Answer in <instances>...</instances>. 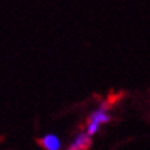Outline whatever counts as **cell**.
<instances>
[{
  "label": "cell",
  "mask_w": 150,
  "mask_h": 150,
  "mask_svg": "<svg viewBox=\"0 0 150 150\" xmlns=\"http://www.w3.org/2000/svg\"><path fill=\"white\" fill-rule=\"evenodd\" d=\"M108 111H109V105L108 103H102L99 108L94 109L90 114V117L86 118V125H85L86 135H90L93 138L94 135H97V132L100 130L102 126L108 125V123H111L114 120V117Z\"/></svg>",
  "instance_id": "1"
},
{
  "label": "cell",
  "mask_w": 150,
  "mask_h": 150,
  "mask_svg": "<svg viewBox=\"0 0 150 150\" xmlns=\"http://www.w3.org/2000/svg\"><path fill=\"white\" fill-rule=\"evenodd\" d=\"M93 144V138L90 135H86V132L82 130L76 134V137L71 139V143L67 146L65 150H88Z\"/></svg>",
  "instance_id": "2"
},
{
  "label": "cell",
  "mask_w": 150,
  "mask_h": 150,
  "mask_svg": "<svg viewBox=\"0 0 150 150\" xmlns=\"http://www.w3.org/2000/svg\"><path fill=\"white\" fill-rule=\"evenodd\" d=\"M38 144L44 150H62V141L56 134H46L38 139Z\"/></svg>",
  "instance_id": "3"
}]
</instances>
